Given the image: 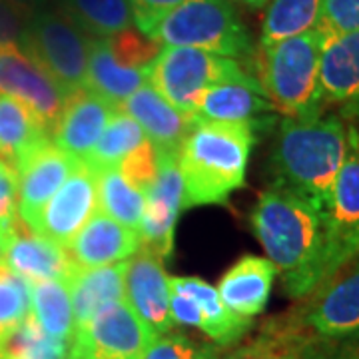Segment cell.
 Here are the masks:
<instances>
[{
	"instance_id": "1",
	"label": "cell",
	"mask_w": 359,
	"mask_h": 359,
	"mask_svg": "<svg viewBox=\"0 0 359 359\" xmlns=\"http://www.w3.org/2000/svg\"><path fill=\"white\" fill-rule=\"evenodd\" d=\"M252 228L294 299L323 285V219L318 208L283 186H269L252 210Z\"/></svg>"
},
{
	"instance_id": "2",
	"label": "cell",
	"mask_w": 359,
	"mask_h": 359,
	"mask_svg": "<svg viewBox=\"0 0 359 359\" xmlns=\"http://www.w3.org/2000/svg\"><path fill=\"white\" fill-rule=\"evenodd\" d=\"M346 122L337 114L283 118L271 162L276 182L323 212L347 156Z\"/></svg>"
},
{
	"instance_id": "3",
	"label": "cell",
	"mask_w": 359,
	"mask_h": 359,
	"mask_svg": "<svg viewBox=\"0 0 359 359\" xmlns=\"http://www.w3.org/2000/svg\"><path fill=\"white\" fill-rule=\"evenodd\" d=\"M256 132L248 124L194 120L178 150L184 208L226 204L244 186Z\"/></svg>"
},
{
	"instance_id": "4",
	"label": "cell",
	"mask_w": 359,
	"mask_h": 359,
	"mask_svg": "<svg viewBox=\"0 0 359 359\" xmlns=\"http://www.w3.org/2000/svg\"><path fill=\"white\" fill-rule=\"evenodd\" d=\"M321 50L323 36L316 28L257 48L254 78L276 112L285 118L321 114Z\"/></svg>"
},
{
	"instance_id": "5",
	"label": "cell",
	"mask_w": 359,
	"mask_h": 359,
	"mask_svg": "<svg viewBox=\"0 0 359 359\" xmlns=\"http://www.w3.org/2000/svg\"><path fill=\"white\" fill-rule=\"evenodd\" d=\"M148 36L162 46H186L226 58L250 56L252 36L228 0H184L162 16Z\"/></svg>"
},
{
	"instance_id": "6",
	"label": "cell",
	"mask_w": 359,
	"mask_h": 359,
	"mask_svg": "<svg viewBox=\"0 0 359 359\" xmlns=\"http://www.w3.org/2000/svg\"><path fill=\"white\" fill-rule=\"evenodd\" d=\"M254 78L238 60L186 46H164L148 66V84L180 112L192 116L205 90L224 82Z\"/></svg>"
},
{
	"instance_id": "7",
	"label": "cell",
	"mask_w": 359,
	"mask_h": 359,
	"mask_svg": "<svg viewBox=\"0 0 359 359\" xmlns=\"http://www.w3.org/2000/svg\"><path fill=\"white\" fill-rule=\"evenodd\" d=\"M22 50L68 92L84 88L90 39L60 8H42L26 22Z\"/></svg>"
},
{
	"instance_id": "8",
	"label": "cell",
	"mask_w": 359,
	"mask_h": 359,
	"mask_svg": "<svg viewBox=\"0 0 359 359\" xmlns=\"http://www.w3.org/2000/svg\"><path fill=\"white\" fill-rule=\"evenodd\" d=\"M323 219V285L359 257V130H347V156L337 172Z\"/></svg>"
},
{
	"instance_id": "9",
	"label": "cell",
	"mask_w": 359,
	"mask_h": 359,
	"mask_svg": "<svg viewBox=\"0 0 359 359\" xmlns=\"http://www.w3.org/2000/svg\"><path fill=\"white\" fill-rule=\"evenodd\" d=\"M308 306L278 320L309 346L334 344L359 334V266L313 292Z\"/></svg>"
},
{
	"instance_id": "10",
	"label": "cell",
	"mask_w": 359,
	"mask_h": 359,
	"mask_svg": "<svg viewBox=\"0 0 359 359\" xmlns=\"http://www.w3.org/2000/svg\"><path fill=\"white\" fill-rule=\"evenodd\" d=\"M184 208V180L178 166V154L158 152V176L146 194L144 218L138 230L140 248L160 257H170L174 248L176 219Z\"/></svg>"
},
{
	"instance_id": "11",
	"label": "cell",
	"mask_w": 359,
	"mask_h": 359,
	"mask_svg": "<svg viewBox=\"0 0 359 359\" xmlns=\"http://www.w3.org/2000/svg\"><path fill=\"white\" fill-rule=\"evenodd\" d=\"M0 94L25 102L50 134L60 120L66 100L65 90L20 46L0 48Z\"/></svg>"
},
{
	"instance_id": "12",
	"label": "cell",
	"mask_w": 359,
	"mask_h": 359,
	"mask_svg": "<svg viewBox=\"0 0 359 359\" xmlns=\"http://www.w3.org/2000/svg\"><path fill=\"white\" fill-rule=\"evenodd\" d=\"M98 212V192L94 172L84 162H76L58 192L42 208L30 230L68 248L80 228Z\"/></svg>"
},
{
	"instance_id": "13",
	"label": "cell",
	"mask_w": 359,
	"mask_h": 359,
	"mask_svg": "<svg viewBox=\"0 0 359 359\" xmlns=\"http://www.w3.org/2000/svg\"><path fill=\"white\" fill-rule=\"evenodd\" d=\"M154 337V332L136 316L126 299L100 309L84 327L76 330V339L92 358L138 359Z\"/></svg>"
},
{
	"instance_id": "14",
	"label": "cell",
	"mask_w": 359,
	"mask_h": 359,
	"mask_svg": "<svg viewBox=\"0 0 359 359\" xmlns=\"http://www.w3.org/2000/svg\"><path fill=\"white\" fill-rule=\"evenodd\" d=\"M124 299L156 335L170 334L174 327L170 313V276L164 262L142 248L126 262Z\"/></svg>"
},
{
	"instance_id": "15",
	"label": "cell",
	"mask_w": 359,
	"mask_h": 359,
	"mask_svg": "<svg viewBox=\"0 0 359 359\" xmlns=\"http://www.w3.org/2000/svg\"><path fill=\"white\" fill-rule=\"evenodd\" d=\"M114 110L88 88L68 92L60 120L52 130V144L76 162H86Z\"/></svg>"
},
{
	"instance_id": "16",
	"label": "cell",
	"mask_w": 359,
	"mask_h": 359,
	"mask_svg": "<svg viewBox=\"0 0 359 359\" xmlns=\"http://www.w3.org/2000/svg\"><path fill=\"white\" fill-rule=\"evenodd\" d=\"M0 262L28 283L46 280L66 282L76 269L66 248L30 230L20 216L14 219Z\"/></svg>"
},
{
	"instance_id": "17",
	"label": "cell",
	"mask_w": 359,
	"mask_h": 359,
	"mask_svg": "<svg viewBox=\"0 0 359 359\" xmlns=\"http://www.w3.org/2000/svg\"><path fill=\"white\" fill-rule=\"evenodd\" d=\"M273 106L264 96L256 78L224 82L208 88L194 108V120L248 124L262 130L276 122Z\"/></svg>"
},
{
	"instance_id": "18",
	"label": "cell",
	"mask_w": 359,
	"mask_h": 359,
	"mask_svg": "<svg viewBox=\"0 0 359 359\" xmlns=\"http://www.w3.org/2000/svg\"><path fill=\"white\" fill-rule=\"evenodd\" d=\"M320 86L323 104L359 122V30L323 40Z\"/></svg>"
},
{
	"instance_id": "19",
	"label": "cell",
	"mask_w": 359,
	"mask_h": 359,
	"mask_svg": "<svg viewBox=\"0 0 359 359\" xmlns=\"http://www.w3.org/2000/svg\"><path fill=\"white\" fill-rule=\"evenodd\" d=\"M76 160L52 142L30 154L16 170L18 176V216L30 228L42 208L70 176Z\"/></svg>"
},
{
	"instance_id": "20",
	"label": "cell",
	"mask_w": 359,
	"mask_h": 359,
	"mask_svg": "<svg viewBox=\"0 0 359 359\" xmlns=\"http://www.w3.org/2000/svg\"><path fill=\"white\" fill-rule=\"evenodd\" d=\"M138 250V231L118 224L104 212H94L92 218L80 228L74 240L66 248L76 268H100L126 262Z\"/></svg>"
},
{
	"instance_id": "21",
	"label": "cell",
	"mask_w": 359,
	"mask_h": 359,
	"mask_svg": "<svg viewBox=\"0 0 359 359\" xmlns=\"http://www.w3.org/2000/svg\"><path fill=\"white\" fill-rule=\"evenodd\" d=\"M122 112L132 116L146 138L152 142L156 152L178 154L180 146L192 128V116L180 112L150 84H144L128 100L118 106Z\"/></svg>"
},
{
	"instance_id": "22",
	"label": "cell",
	"mask_w": 359,
	"mask_h": 359,
	"mask_svg": "<svg viewBox=\"0 0 359 359\" xmlns=\"http://www.w3.org/2000/svg\"><path fill=\"white\" fill-rule=\"evenodd\" d=\"M276 276L278 269L268 257L244 256L222 276L216 290L233 313L254 320L268 306Z\"/></svg>"
},
{
	"instance_id": "23",
	"label": "cell",
	"mask_w": 359,
	"mask_h": 359,
	"mask_svg": "<svg viewBox=\"0 0 359 359\" xmlns=\"http://www.w3.org/2000/svg\"><path fill=\"white\" fill-rule=\"evenodd\" d=\"M170 287L186 294L198 311V330L204 332L218 346H233L240 341L254 325L252 318L233 313L219 297L214 285L204 282L202 278H170Z\"/></svg>"
},
{
	"instance_id": "24",
	"label": "cell",
	"mask_w": 359,
	"mask_h": 359,
	"mask_svg": "<svg viewBox=\"0 0 359 359\" xmlns=\"http://www.w3.org/2000/svg\"><path fill=\"white\" fill-rule=\"evenodd\" d=\"M124 271L126 262L100 268H76L66 280L76 330L84 327L100 309L124 299Z\"/></svg>"
},
{
	"instance_id": "25",
	"label": "cell",
	"mask_w": 359,
	"mask_h": 359,
	"mask_svg": "<svg viewBox=\"0 0 359 359\" xmlns=\"http://www.w3.org/2000/svg\"><path fill=\"white\" fill-rule=\"evenodd\" d=\"M52 142L50 130L25 102L0 94V160L14 172L30 154Z\"/></svg>"
},
{
	"instance_id": "26",
	"label": "cell",
	"mask_w": 359,
	"mask_h": 359,
	"mask_svg": "<svg viewBox=\"0 0 359 359\" xmlns=\"http://www.w3.org/2000/svg\"><path fill=\"white\" fill-rule=\"evenodd\" d=\"M148 84V68H124L116 62L106 39H90L88 68L84 88L104 98L114 108L124 104L130 96Z\"/></svg>"
},
{
	"instance_id": "27",
	"label": "cell",
	"mask_w": 359,
	"mask_h": 359,
	"mask_svg": "<svg viewBox=\"0 0 359 359\" xmlns=\"http://www.w3.org/2000/svg\"><path fill=\"white\" fill-rule=\"evenodd\" d=\"M30 313L40 327L60 341H72L76 320L68 285L62 280L30 283Z\"/></svg>"
},
{
	"instance_id": "28",
	"label": "cell",
	"mask_w": 359,
	"mask_h": 359,
	"mask_svg": "<svg viewBox=\"0 0 359 359\" xmlns=\"http://www.w3.org/2000/svg\"><path fill=\"white\" fill-rule=\"evenodd\" d=\"M92 172L96 180L100 212L130 230H140L146 196L138 188H134L118 168H100Z\"/></svg>"
},
{
	"instance_id": "29",
	"label": "cell",
	"mask_w": 359,
	"mask_h": 359,
	"mask_svg": "<svg viewBox=\"0 0 359 359\" xmlns=\"http://www.w3.org/2000/svg\"><path fill=\"white\" fill-rule=\"evenodd\" d=\"M60 11L92 39H110L134 22L128 0H60Z\"/></svg>"
},
{
	"instance_id": "30",
	"label": "cell",
	"mask_w": 359,
	"mask_h": 359,
	"mask_svg": "<svg viewBox=\"0 0 359 359\" xmlns=\"http://www.w3.org/2000/svg\"><path fill=\"white\" fill-rule=\"evenodd\" d=\"M148 140L146 134L142 132L140 124L116 108L112 118L108 120L100 140L96 142L92 154L84 162L90 170H100V168H118L122 160H126L142 142Z\"/></svg>"
},
{
	"instance_id": "31",
	"label": "cell",
	"mask_w": 359,
	"mask_h": 359,
	"mask_svg": "<svg viewBox=\"0 0 359 359\" xmlns=\"http://www.w3.org/2000/svg\"><path fill=\"white\" fill-rule=\"evenodd\" d=\"M320 8L321 0H271L262 26L259 46H269L313 30Z\"/></svg>"
},
{
	"instance_id": "32",
	"label": "cell",
	"mask_w": 359,
	"mask_h": 359,
	"mask_svg": "<svg viewBox=\"0 0 359 359\" xmlns=\"http://www.w3.org/2000/svg\"><path fill=\"white\" fill-rule=\"evenodd\" d=\"M219 359H313V346L273 320L256 339L233 349L224 358L219 355Z\"/></svg>"
},
{
	"instance_id": "33",
	"label": "cell",
	"mask_w": 359,
	"mask_h": 359,
	"mask_svg": "<svg viewBox=\"0 0 359 359\" xmlns=\"http://www.w3.org/2000/svg\"><path fill=\"white\" fill-rule=\"evenodd\" d=\"M30 313V283L0 262V334Z\"/></svg>"
},
{
	"instance_id": "34",
	"label": "cell",
	"mask_w": 359,
	"mask_h": 359,
	"mask_svg": "<svg viewBox=\"0 0 359 359\" xmlns=\"http://www.w3.org/2000/svg\"><path fill=\"white\" fill-rule=\"evenodd\" d=\"M106 40H108V46H110V52L116 58V62L124 68L144 70L154 62L156 56L164 48L162 44H158L156 40L142 34L140 30H134V28H126Z\"/></svg>"
},
{
	"instance_id": "35",
	"label": "cell",
	"mask_w": 359,
	"mask_h": 359,
	"mask_svg": "<svg viewBox=\"0 0 359 359\" xmlns=\"http://www.w3.org/2000/svg\"><path fill=\"white\" fill-rule=\"evenodd\" d=\"M138 359H219V349L180 334L156 335Z\"/></svg>"
},
{
	"instance_id": "36",
	"label": "cell",
	"mask_w": 359,
	"mask_h": 359,
	"mask_svg": "<svg viewBox=\"0 0 359 359\" xmlns=\"http://www.w3.org/2000/svg\"><path fill=\"white\" fill-rule=\"evenodd\" d=\"M316 30L323 36V40L358 32L359 0H321Z\"/></svg>"
},
{
	"instance_id": "37",
	"label": "cell",
	"mask_w": 359,
	"mask_h": 359,
	"mask_svg": "<svg viewBox=\"0 0 359 359\" xmlns=\"http://www.w3.org/2000/svg\"><path fill=\"white\" fill-rule=\"evenodd\" d=\"M118 170L134 188H138L146 196L154 186L156 176H158V152L152 146V142H142L126 160H122Z\"/></svg>"
},
{
	"instance_id": "38",
	"label": "cell",
	"mask_w": 359,
	"mask_h": 359,
	"mask_svg": "<svg viewBox=\"0 0 359 359\" xmlns=\"http://www.w3.org/2000/svg\"><path fill=\"white\" fill-rule=\"evenodd\" d=\"M182 2L184 0H128L134 22L142 34H146V36L162 16H166Z\"/></svg>"
},
{
	"instance_id": "39",
	"label": "cell",
	"mask_w": 359,
	"mask_h": 359,
	"mask_svg": "<svg viewBox=\"0 0 359 359\" xmlns=\"http://www.w3.org/2000/svg\"><path fill=\"white\" fill-rule=\"evenodd\" d=\"M18 218V176L0 160V226H11Z\"/></svg>"
},
{
	"instance_id": "40",
	"label": "cell",
	"mask_w": 359,
	"mask_h": 359,
	"mask_svg": "<svg viewBox=\"0 0 359 359\" xmlns=\"http://www.w3.org/2000/svg\"><path fill=\"white\" fill-rule=\"evenodd\" d=\"M26 18L6 0H0V48L2 46H22L26 32Z\"/></svg>"
},
{
	"instance_id": "41",
	"label": "cell",
	"mask_w": 359,
	"mask_h": 359,
	"mask_svg": "<svg viewBox=\"0 0 359 359\" xmlns=\"http://www.w3.org/2000/svg\"><path fill=\"white\" fill-rule=\"evenodd\" d=\"M313 359H359V334L334 344L313 346Z\"/></svg>"
},
{
	"instance_id": "42",
	"label": "cell",
	"mask_w": 359,
	"mask_h": 359,
	"mask_svg": "<svg viewBox=\"0 0 359 359\" xmlns=\"http://www.w3.org/2000/svg\"><path fill=\"white\" fill-rule=\"evenodd\" d=\"M11 6H14L20 14H25L26 18L34 16L36 13H40L42 8L48 6V0H6Z\"/></svg>"
},
{
	"instance_id": "43",
	"label": "cell",
	"mask_w": 359,
	"mask_h": 359,
	"mask_svg": "<svg viewBox=\"0 0 359 359\" xmlns=\"http://www.w3.org/2000/svg\"><path fill=\"white\" fill-rule=\"evenodd\" d=\"M13 224L11 226H0V259H2V254H4V245H6V240H8V233H11Z\"/></svg>"
},
{
	"instance_id": "44",
	"label": "cell",
	"mask_w": 359,
	"mask_h": 359,
	"mask_svg": "<svg viewBox=\"0 0 359 359\" xmlns=\"http://www.w3.org/2000/svg\"><path fill=\"white\" fill-rule=\"evenodd\" d=\"M242 2H245L248 6H252V8H262V6H266L269 0H242Z\"/></svg>"
},
{
	"instance_id": "45",
	"label": "cell",
	"mask_w": 359,
	"mask_h": 359,
	"mask_svg": "<svg viewBox=\"0 0 359 359\" xmlns=\"http://www.w3.org/2000/svg\"><path fill=\"white\" fill-rule=\"evenodd\" d=\"M72 359H80V358H78V355H76V353H74V347H72Z\"/></svg>"
}]
</instances>
